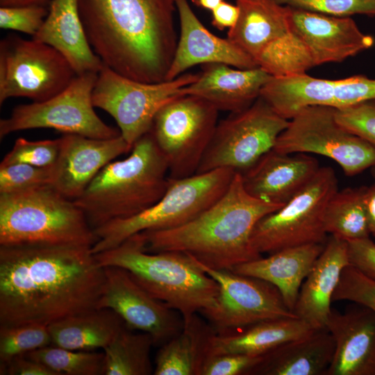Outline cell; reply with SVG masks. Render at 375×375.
<instances>
[{
	"label": "cell",
	"mask_w": 375,
	"mask_h": 375,
	"mask_svg": "<svg viewBox=\"0 0 375 375\" xmlns=\"http://www.w3.org/2000/svg\"><path fill=\"white\" fill-rule=\"evenodd\" d=\"M91 249L0 246V326L49 325L97 308L105 272Z\"/></svg>",
	"instance_id": "obj_1"
},
{
	"label": "cell",
	"mask_w": 375,
	"mask_h": 375,
	"mask_svg": "<svg viewBox=\"0 0 375 375\" xmlns=\"http://www.w3.org/2000/svg\"><path fill=\"white\" fill-rule=\"evenodd\" d=\"M88 40L103 65L132 80L166 81L177 47L174 0H78Z\"/></svg>",
	"instance_id": "obj_2"
},
{
	"label": "cell",
	"mask_w": 375,
	"mask_h": 375,
	"mask_svg": "<svg viewBox=\"0 0 375 375\" xmlns=\"http://www.w3.org/2000/svg\"><path fill=\"white\" fill-rule=\"evenodd\" d=\"M283 206L251 196L241 174L235 173L224 193L192 220L171 229L139 233L148 252L181 251L210 268L231 270L262 256L251 244L253 228Z\"/></svg>",
	"instance_id": "obj_3"
},
{
	"label": "cell",
	"mask_w": 375,
	"mask_h": 375,
	"mask_svg": "<svg viewBox=\"0 0 375 375\" xmlns=\"http://www.w3.org/2000/svg\"><path fill=\"white\" fill-rule=\"evenodd\" d=\"M168 180L167 163L150 131L135 142L127 158L105 166L74 202L94 230L155 204Z\"/></svg>",
	"instance_id": "obj_4"
},
{
	"label": "cell",
	"mask_w": 375,
	"mask_h": 375,
	"mask_svg": "<svg viewBox=\"0 0 375 375\" xmlns=\"http://www.w3.org/2000/svg\"><path fill=\"white\" fill-rule=\"evenodd\" d=\"M94 256L103 267H118L128 271L153 297L178 312L184 324L217 303V283L192 256L181 251L148 252L140 233Z\"/></svg>",
	"instance_id": "obj_5"
},
{
	"label": "cell",
	"mask_w": 375,
	"mask_h": 375,
	"mask_svg": "<svg viewBox=\"0 0 375 375\" xmlns=\"http://www.w3.org/2000/svg\"><path fill=\"white\" fill-rule=\"evenodd\" d=\"M96 242L83 210L51 185L0 194V246Z\"/></svg>",
	"instance_id": "obj_6"
},
{
	"label": "cell",
	"mask_w": 375,
	"mask_h": 375,
	"mask_svg": "<svg viewBox=\"0 0 375 375\" xmlns=\"http://www.w3.org/2000/svg\"><path fill=\"white\" fill-rule=\"evenodd\" d=\"M235 174L218 169L182 178L169 177L165 192L155 204L135 215L95 228L92 253L111 249L143 231L171 229L188 222L224 193Z\"/></svg>",
	"instance_id": "obj_7"
},
{
	"label": "cell",
	"mask_w": 375,
	"mask_h": 375,
	"mask_svg": "<svg viewBox=\"0 0 375 375\" xmlns=\"http://www.w3.org/2000/svg\"><path fill=\"white\" fill-rule=\"evenodd\" d=\"M338 184L333 169L320 167L292 199L258 222L251 238L253 248L262 255L304 244H325V212L338 190Z\"/></svg>",
	"instance_id": "obj_8"
},
{
	"label": "cell",
	"mask_w": 375,
	"mask_h": 375,
	"mask_svg": "<svg viewBox=\"0 0 375 375\" xmlns=\"http://www.w3.org/2000/svg\"><path fill=\"white\" fill-rule=\"evenodd\" d=\"M290 119L259 97L249 107L217 123L197 174L228 169L243 174L274 148Z\"/></svg>",
	"instance_id": "obj_9"
},
{
	"label": "cell",
	"mask_w": 375,
	"mask_h": 375,
	"mask_svg": "<svg viewBox=\"0 0 375 375\" xmlns=\"http://www.w3.org/2000/svg\"><path fill=\"white\" fill-rule=\"evenodd\" d=\"M219 110L206 99L177 97L156 113L151 133L168 166L169 177L197 174L217 125Z\"/></svg>",
	"instance_id": "obj_10"
},
{
	"label": "cell",
	"mask_w": 375,
	"mask_h": 375,
	"mask_svg": "<svg viewBox=\"0 0 375 375\" xmlns=\"http://www.w3.org/2000/svg\"><path fill=\"white\" fill-rule=\"evenodd\" d=\"M198 77L199 74L188 73L170 81L147 83L128 78L103 65L97 73L92 103L115 119L121 135L133 147L151 131L160 108L185 94L183 88Z\"/></svg>",
	"instance_id": "obj_11"
},
{
	"label": "cell",
	"mask_w": 375,
	"mask_h": 375,
	"mask_svg": "<svg viewBox=\"0 0 375 375\" xmlns=\"http://www.w3.org/2000/svg\"><path fill=\"white\" fill-rule=\"evenodd\" d=\"M97 77V73L92 72L77 75L55 96L15 107L8 117L0 120V138L19 131L44 128L96 139L120 135L119 130L103 122L94 110L92 90Z\"/></svg>",
	"instance_id": "obj_12"
},
{
	"label": "cell",
	"mask_w": 375,
	"mask_h": 375,
	"mask_svg": "<svg viewBox=\"0 0 375 375\" xmlns=\"http://www.w3.org/2000/svg\"><path fill=\"white\" fill-rule=\"evenodd\" d=\"M335 108L311 106L290 119L274 148L284 153H315L335 161L347 176L375 167V147L340 125Z\"/></svg>",
	"instance_id": "obj_13"
},
{
	"label": "cell",
	"mask_w": 375,
	"mask_h": 375,
	"mask_svg": "<svg viewBox=\"0 0 375 375\" xmlns=\"http://www.w3.org/2000/svg\"><path fill=\"white\" fill-rule=\"evenodd\" d=\"M77 76L53 47L10 34L0 42V105L12 97L45 101Z\"/></svg>",
	"instance_id": "obj_14"
},
{
	"label": "cell",
	"mask_w": 375,
	"mask_h": 375,
	"mask_svg": "<svg viewBox=\"0 0 375 375\" xmlns=\"http://www.w3.org/2000/svg\"><path fill=\"white\" fill-rule=\"evenodd\" d=\"M195 260L219 288L216 304L199 312L216 333H233L265 320L297 317L272 284L231 270L212 269Z\"/></svg>",
	"instance_id": "obj_15"
},
{
	"label": "cell",
	"mask_w": 375,
	"mask_h": 375,
	"mask_svg": "<svg viewBox=\"0 0 375 375\" xmlns=\"http://www.w3.org/2000/svg\"><path fill=\"white\" fill-rule=\"evenodd\" d=\"M260 97L283 117L290 119L311 106L344 108L375 99V78L354 75L342 79L318 78L306 74L273 77Z\"/></svg>",
	"instance_id": "obj_16"
},
{
	"label": "cell",
	"mask_w": 375,
	"mask_h": 375,
	"mask_svg": "<svg viewBox=\"0 0 375 375\" xmlns=\"http://www.w3.org/2000/svg\"><path fill=\"white\" fill-rule=\"evenodd\" d=\"M105 283L97 308L116 312L131 329L147 333L154 346H161L178 334L184 322L178 312L155 298L126 269L106 267Z\"/></svg>",
	"instance_id": "obj_17"
},
{
	"label": "cell",
	"mask_w": 375,
	"mask_h": 375,
	"mask_svg": "<svg viewBox=\"0 0 375 375\" xmlns=\"http://www.w3.org/2000/svg\"><path fill=\"white\" fill-rule=\"evenodd\" d=\"M131 146L120 135L96 139L76 134L60 138L58 159L53 166L51 185L65 197L78 198L97 174L109 162L131 151Z\"/></svg>",
	"instance_id": "obj_18"
},
{
	"label": "cell",
	"mask_w": 375,
	"mask_h": 375,
	"mask_svg": "<svg viewBox=\"0 0 375 375\" xmlns=\"http://www.w3.org/2000/svg\"><path fill=\"white\" fill-rule=\"evenodd\" d=\"M290 28L308 47L315 66L339 62L372 48L374 37L350 17H336L290 8Z\"/></svg>",
	"instance_id": "obj_19"
},
{
	"label": "cell",
	"mask_w": 375,
	"mask_h": 375,
	"mask_svg": "<svg viewBox=\"0 0 375 375\" xmlns=\"http://www.w3.org/2000/svg\"><path fill=\"white\" fill-rule=\"evenodd\" d=\"M344 313L331 309L326 325L335 342L326 375H375V312L353 303Z\"/></svg>",
	"instance_id": "obj_20"
},
{
	"label": "cell",
	"mask_w": 375,
	"mask_h": 375,
	"mask_svg": "<svg viewBox=\"0 0 375 375\" xmlns=\"http://www.w3.org/2000/svg\"><path fill=\"white\" fill-rule=\"evenodd\" d=\"M180 36L166 81L174 79L196 65L223 63L238 69L258 67L256 60L230 41L210 33L197 17L188 0H174Z\"/></svg>",
	"instance_id": "obj_21"
},
{
	"label": "cell",
	"mask_w": 375,
	"mask_h": 375,
	"mask_svg": "<svg viewBox=\"0 0 375 375\" xmlns=\"http://www.w3.org/2000/svg\"><path fill=\"white\" fill-rule=\"evenodd\" d=\"M319 167L317 159L308 153H284L272 149L240 174L251 196L284 205L312 179Z\"/></svg>",
	"instance_id": "obj_22"
},
{
	"label": "cell",
	"mask_w": 375,
	"mask_h": 375,
	"mask_svg": "<svg viewBox=\"0 0 375 375\" xmlns=\"http://www.w3.org/2000/svg\"><path fill=\"white\" fill-rule=\"evenodd\" d=\"M349 265L347 242L331 235L300 288L293 310L298 318L313 329L326 328L333 293Z\"/></svg>",
	"instance_id": "obj_23"
},
{
	"label": "cell",
	"mask_w": 375,
	"mask_h": 375,
	"mask_svg": "<svg viewBox=\"0 0 375 375\" xmlns=\"http://www.w3.org/2000/svg\"><path fill=\"white\" fill-rule=\"evenodd\" d=\"M198 78L183 88L185 94L201 97L219 111L235 112L249 107L270 76L262 68L235 69L223 63L202 65Z\"/></svg>",
	"instance_id": "obj_24"
},
{
	"label": "cell",
	"mask_w": 375,
	"mask_h": 375,
	"mask_svg": "<svg viewBox=\"0 0 375 375\" xmlns=\"http://www.w3.org/2000/svg\"><path fill=\"white\" fill-rule=\"evenodd\" d=\"M32 38L59 51L77 75L98 73L103 66L88 40L78 0H51L42 26Z\"/></svg>",
	"instance_id": "obj_25"
},
{
	"label": "cell",
	"mask_w": 375,
	"mask_h": 375,
	"mask_svg": "<svg viewBox=\"0 0 375 375\" xmlns=\"http://www.w3.org/2000/svg\"><path fill=\"white\" fill-rule=\"evenodd\" d=\"M325 244L312 243L283 249L267 257L261 256L239 265L231 271L272 284L293 312L302 283Z\"/></svg>",
	"instance_id": "obj_26"
},
{
	"label": "cell",
	"mask_w": 375,
	"mask_h": 375,
	"mask_svg": "<svg viewBox=\"0 0 375 375\" xmlns=\"http://www.w3.org/2000/svg\"><path fill=\"white\" fill-rule=\"evenodd\" d=\"M334 351L335 342L329 331L315 329L265 353L253 374L326 375Z\"/></svg>",
	"instance_id": "obj_27"
},
{
	"label": "cell",
	"mask_w": 375,
	"mask_h": 375,
	"mask_svg": "<svg viewBox=\"0 0 375 375\" xmlns=\"http://www.w3.org/2000/svg\"><path fill=\"white\" fill-rule=\"evenodd\" d=\"M314 330L302 319L291 317L262 321L227 334L213 331L208 339L206 358L228 353L262 355Z\"/></svg>",
	"instance_id": "obj_28"
},
{
	"label": "cell",
	"mask_w": 375,
	"mask_h": 375,
	"mask_svg": "<svg viewBox=\"0 0 375 375\" xmlns=\"http://www.w3.org/2000/svg\"><path fill=\"white\" fill-rule=\"evenodd\" d=\"M240 14L227 38L255 60L271 42L290 30L289 6L274 0H236Z\"/></svg>",
	"instance_id": "obj_29"
},
{
	"label": "cell",
	"mask_w": 375,
	"mask_h": 375,
	"mask_svg": "<svg viewBox=\"0 0 375 375\" xmlns=\"http://www.w3.org/2000/svg\"><path fill=\"white\" fill-rule=\"evenodd\" d=\"M108 308H95L48 325L51 345L75 351L103 349L125 326Z\"/></svg>",
	"instance_id": "obj_30"
},
{
	"label": "cell",
	"mask_w": 375,
	"mask_h": 375,
	"mask_svg": "<svg viewBox=\"0 0 375 375\" xmlns=\"http://www.w3.org/2000/svg\"><path fill=\"white\" fill-rule=\"evenodd\" d=\"M213 331L195 315L178 334L160 346L153 374L201 375L208 339Z\"/></svg>",
	"instance_id": "obj_31"
},
{
	"label": "cell",
	"mask_w": 375,
	"mask_h": 375,
	"mask_svg": "<svg viewBox=\"0 0 375 375\" xmlns=\"http://www.w3.org/2000/svg\"><path fill=\"white\" fill-rule=\"evenodd\" d=\"M125 325L103 349V375H150L153 374L150 358L152 336L133 332Z\"/></svg>",
	"instance_id": "obj_32"
},
{
	"label": "cell",
	"mask_w": 375,
	"mask_h": 375,
	"mask_svg": "<svg viewBox=\"0 0 375 375\" xmlns=\"http://www.w3.org/2000/svg\"><path fill=\"white\" fill-rule=\"evenodd\" d=\"M365 188H347L333 195L324 215L327 233L345 241L369 237L363 201Z\"/></svg>",
	"instance_id": "obj_33"
},
{
	"label": "cell",
	"mask_w": 375,
	"mask_h": 375,
	"mask_svg": "<svg viewBox=\"0 0 375 375\" xmlns=\"http://www.w3.org/2000/svg\"><path fill=\"white\" fill-rule=\"evenodd\" d=\"M256 62L273 77L306 74L315 66L308 47L291 28L284 35L269 44Z\"/></svg>",
	"instance_id": "obj_34"
},
{
	"label": "cell",
	"mask_w": 375,
	"mask_h": 375,
	"mask_svg": "<svg viewBox=\"0 0 375 375\" xmlns=\"http://www.w3.org/2000/svg\"><path fill=\"white\" fill-rule=\"evenodd\" d=\"M24 356L46 365L58 375H103V353L49 345Z\"/></svg>",
	"instance_id": "obj_35"
},
{
	"label": "cell",
	"mask_w": 375,
	"mask_h": 375,
	"mask_svg": "<svg viewBox=\"0 0 375 375\" xmlns=\"http://www.w3.org/2000/svg\"><path fill=\"white\" fill-rule=\"evenodd\" d=\"M51 345L48 325L26 324L0 326V369L16 357Z\"/></svg>",
	"instance_id": "obj_36"
},
{
	"label": "cell",
	"mask_w": 375,
	"mask_h": 375,
	"mask_svg": "<svg viewBox=\"0 0 375 375\" xmlns=\"http://www.w3.org/2000/svg\"><path fill=\"white\" fill-rule=\"evenodd\" d=\"M52 174L53 167H40L26 163L0 164V194L50 185Z\"/></svg>",
	"instance_id": "obj_37"
},
{
	"label": "cell",
	"mask_w": 375,
	"mask_h": 375,
	"mask_svg": "<svg viewBox=\"0 0 375 375\" xmlns=\"http://www.w3.org/2000/svg\"><path fill=\"white\" fill-rule=\"evenodd\" d=\"M60 138L55 140L30 141L19 138L1 164L26 163L40 167H53L59 155Z\"/></svg>",
	"instance_id": "obj_38"
},
{
	"label": "cell",
	"mask_w": 375,
	"mask_h": 375,
	"mask_svg": "<svg viewBox=\"0 0 375 375\" xmlns=\"http://www.w3.org/2000/svg\"><path fill=\"white\" fill-rule=\"evenodd\" d=\"M292 8L336 17L375 15V0H274Z\"/></svg>",
	"instance_id": "obj_39"
},
{
	"label": "cell",
	"mask_w": 375,
	"mask_h": 375,
	"mask_svg": "<svg viewBox=\"0 0 375 375\" xmlns=\"http://www.w3.org/2000/svg\"><path fill=\"white\" fill-rule=\"evenodd\" d=\"M332 299L362 304L375 312V281L349 265L342 272Z\"/></svg>",
	"instance_id": "obj_40"
},
{
	"label": "cell",
	"mask_w": 375,
	"mask_h": 375,
	"mask_svg": "<svg viewBox=\"0 0 375 375\" xmlns=\"http://www.w3.org/2000/svg\"><path fill=\"white\" fill-rule=\"evenodd\" d=\"M338 123L375 147V99L335 109Z\"/></svg>",
	"instance_id": "obj_41"
},
{
	"label": "cell",
	"mask_w": 375,
	"mask_h": 375,
	"mask_svg": "<svg viewBox=\"0 0 375 375\" xmlns=\"http://www.w3.org/2000/svg\"><path fill=\"white\" fill-rule=\"evenodd\" d=\"M48 14L44 6H0V27L19 31L33 37Z\"/></svg>",
	"instance_id": "obj_42"
},
{
	"label": "cell",
	"mask_w": 375,
	"mask_h": 375,
	"mask_svg": "<svg viewBox=\"0 0 375 375\" xmlns=\"http://www.w3.org/2000/svg\"><path fill=\"white\" fill-rule=\"evenodd\" d=\"M262 355L228 353L206 358L201 375L253 374L262 362Z\"/></svg>",
	"instance_id": "obj_43"
},
{
	"label": "cell",
	"mask_w": 375,
	"mask_h": 375,
	"mask_svg": "<svg viewBox=\"0 0 375 375\" xmlns=\"http://www.w3.org/2000/svg\"><path fill=\"white\" fill-rule=\"evenodd\" d=\"M347 242L350 265L375 281V242L369 237Z\"/></svg>",
	"instance_id": "obj_44"
},
{
	"label": "cell",
	"mask_w": 375,
	"mask_h": 375,
	"mask_svg": "<svg viewBox=\"0 0 375 375\" xmlns=\"http://www.w3.org/2000/svg\"><path fill=\"white\" fill-rule=\"evenodd\" d=\"M1 374L8 375H58L46 365L25 356L16 357L3 368Z\"/></svg>",
	"instance_id": "obj_45"
},
{
	"label": "cell",
	"mask_w": 375,
	"mask_h": 375,
	"mask_svg": "<svg viewBox=\"0 0 375 375\" xmlns=\"http://www.w3.org/2000/svg\"><path fill=\"white\" fill-rule=\"evenodd\" d=\"M212 24L220 31L226 28L230 29L236 24L240 9L235 4L223 1L212 11Z\"/></svg>",
	"instance_id": "obj_46"
},
{
	"label": "cell",
	"mask_w": 375,
	"mask_h": 375,
	"mask_svg": "<svg viewBox=\"0 0 375 375\" xmlns=\"http://www.w3.org/2000/svg\"><path fill=\"white\" fill-rule=\"evenodd\" d=\"M363 201L369 233L375 238V183L365 186Z\"/></svg>",
	"instance_id": "obj_47"
},
{
	"label": "cell",
	"mask_w": 375,
	"mask_h": 375,
	"mask_svg": "<svg viewBox=\"0 0 375 375\" xmlns=\"http://www.w3.org/2000/svg\"><path fill=\"white\" fill-rule=\"evenodd\" d=\"M51 0H0V6H17L39 5L44 6L49 4Z\"/></svg>",
	"instance_id": "obj_48"
},
{
	"label": "cell",
	"mask_w": 375,
	"mask_h": 375,
	"mask_svg": "<svg viewBox=\"0 0 375 375\" xmlns=\"http://www.w3.org/2000/svg\"><path fill=\"white\" fill-rule=\"evenodd\" d=\"M223 1L224 0H192V2L199 8L212 11Z\"/></svg>",
	"instance_id": "obj_49"
},
{
	"label": "cell",
	"mask_w": 375,
	"mask_h": 375,
	"mask_svg": "<svg viewBox=\"0 0 375 375\" xmlns=\"http://www.w3.org/2000/svg\"><path fill=\"white\" fill-rule=\"evenodd\" d=\"M372 174L375 178V167L372 168Z\"/></svg>",
	"instance_id": "obj_50"
}]
</instances>
